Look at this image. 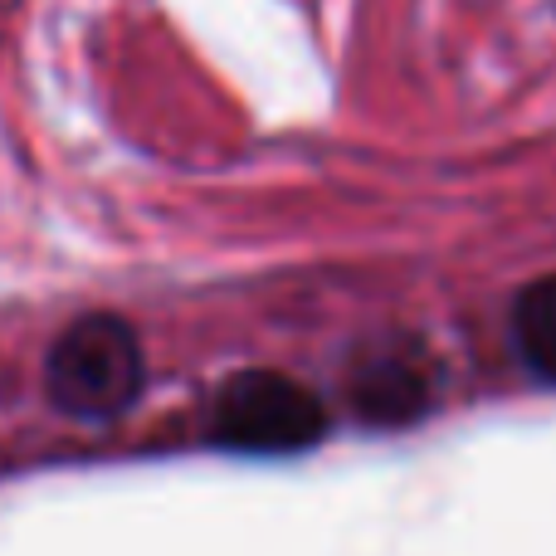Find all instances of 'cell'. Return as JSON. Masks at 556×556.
<instances>
[{
    "mask_svg": "<svg viewBox=\"0 0 556 556\" xmlns=\"http://www.w3.org/2000/svg\"><path fill=\"white\" fill-rule=\"evenodd\" d=\"M45 391L74 420H113L142 391V342L113 313L78 317L45 362Z\"/></svg>",
    "mask_w": 556,
    "mask_h": 556,
    "instance_id": "obj_1",
    "label": "cell"
},
{
    "mask_svg": "<svg viewBox=\"0 0 556 556\" xmlns=\"http://www.w3.org/2000/svg\"><path fill=\"white\" fill-rule=\"evenodd\" d=\"M323 405L307 386L288 381L278 371H250L225 386L215 434L225 450L240 454H298L323 440Z\"/></svg>",
    "mask_w": 556,
    "mask_h": 556,
    "instance_id": "obj_2",
    "label": "cell"
},
{
    "mask_svg": "<svg viewBox=\"0 0 556 556\" xmlns=\"http://www.w3.org/2000/svg\"><path fill=\"white\" fill-rule=\"evenodd\" d=\"M425 405V381L420 366L410 362H371L356 371V410L366 420H410L415 410Z\"/></svg>",
    "mask_w": 556,
    "mask_h": 556,
    "instance_id": "obj_3",
    "label": "cell"
},
{
    "mask_svg": "<svg viewBox=\"0 0 556 556\" xmlns=\"http://www.w3.org/2000/svg\"><path fill=\"white\" fill-rule=\"evenodd\" d=\"M513 337L532 376L556 381V274L538 278L513 307Z\"/></svg>",
    "mask_w": 556,
    "mask_h": 556,
    "instance_id": "obj_4",
    "label": "cell"
}]
</instances>
